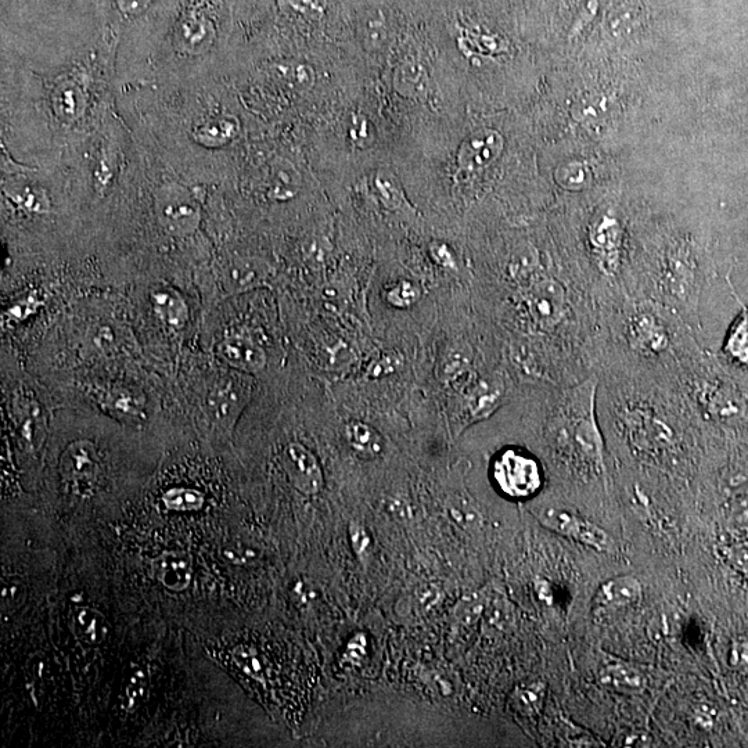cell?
<instances>
[{
	"mask_svg": "<svg viewBox=\"0 0 748 748\" xmlns=\"http://www.w3.org/2000/svg\"><path fill=\"white\" fill-rule=\"evenodd\" d=\"M694 330L674 309L650 298L625 297L603 307L596 373L647 374L678 384L703 352Z\"/></svg>",
	"mask_w": 748,
	"mask_h": 748,
	"instance_id": "obj_1",
	"label": "cell"
},
{
	"mask_svg": "<svg viewBox=\"0 0 748 748\" xmlns=\"http://www.w3.org/2000/svg\"><path fill=\"white\" fill-rule=\"evenodd\" d=\"M530 512L548 530L563 535L568 539L582 543L598 550V552H609L613 546V539L599 525L584 519L573 507L555 501V499H542L532 503Z\"/></svg>",
	"mask_w": 748,
	"mask_h": 748,
	"instance_id": "obj_2",
	"label": "cell"
},
{
	"mask_svg": "<svg viewBox=\"0 0 748 748\" xmlns=\"http://www.w3.org/2000/svg\"><path fill=\"white\" fill-rule=\"evenodd\" d=\"M491 476L502 495L520 501L535 498L545 480L538 459L517 448H507L496 455Z\"/></svg>",
	"mask_w": 748,
	"mask_h": 748,
	"instance_id": "obj_3",
	"label": "cell"
},
{
	"mask_svg": "<svg viewBox=\"0 0 748 748\" xmlns=\"http://www.w3.org/2000/svg\"><path fill=\"white\" fill-rule=\"evenodd\" d=\"M217 23L214 19V9L210 0H200L194 5L190 3L182 16L179 17L175 28V38L178 45L185 50H204L210 48L217 39Z\"/></svg>",
	"mask_w": 748,
	"mask_h": 748,
	"instance_id": "obj_4",
	"label": "cell"
},
{
	"mask_svg": "<svg viewBox=\"0 0 748 748\" xmlns=\"http://www.w3.org/2000/svg\"><path fill=\"white\" fill-rule=\"evenodd\" d=\"M251 395V384L246 376H226L212 388L208 406L212 416L221 426L229 427L236 422Z\"/></svg>",
	"mask_w": 748,
	"mask_h": 748,
	"instance_id": "obj_5",
	"label": "cell"
},
{
	"mask_svg": "<svg viewBox=\"0 0 748 748\" xmlns=\"http://www.w3.org/2000/svg\"><path fill=\"white\" fill-rule=\"evenodd\" d=\"M282 462L290 483L302 495H318L323 488V471L314 453L298 442L284 449Z\"/></svg>",
	"mask_w": 748,
	"mask_h": 748,
	"instance_id": "obj_6",
	"label": "cell"
},
{
	"mask_svg": "<svg viewBox=\"0 0 748 748\" xmlns=\"http://www.w3.org/2000/svg\"><path fill=\"white\" fill-rule=\"evenodd\" d=\"M643 598V586L631 575L611 578L599 586L593 598V610L599 614L631 609Z\"/></svg>",
	"mask_w": 748,
	"mask_h": 748,
	"instance_id": "obj_7",
	"label": "cell"
},
{
	"mask_svg": "<svg viewBox=\"0 0 748 748\" xmlns=\"http://www.w3.org/2000/svg\"><path fill=\"white\" fill-rule=\"evenodd\" d=\"M502 147V136L498 132L487 129L473 133L460 147L459 167L467 172L488 167L499 157Z\"/></svg>",
	"mask_w": 748,
	"mask_h": 748,
	"instance_id": "obj_8",
	"label": "cell"
},
{
	"mask_svg": "<svg viewBox=\"0 0 748 748\" xmlns=\"http://www.w3.org/2000/svg\"><path fill=\"white\" fill-rule=\"evenodd\" d=\"M218 355L240 373H260L266 366L264 350L250 338L230 336L218 345Z\"/></svg>",
	"mask_w": 748,
	"mask_h": 748,
	"instance_id": "obj_9",
	"label": "cell"
},
{
	"mask_svg": "<svg viewBox=\"0 0 748 748\" xmlns=\"http://www.w3.org/2000/svg\"><path fill=\"white\" fill-rule=\"evenodd\" d=\"M97 470L99 456L91 441H75L61 456L60 471L70 483H88L96 476Z\"/></svg>",
	"mask_w": 748,
	"mask_h": 748,
	"instance_id": "obj_10",
	"label": "cell"
},
{
	"mask_svg": "<svg viewBox=\"0 0 748 748\" xmlns=\"http://www.w3.org/2000/svg\"><path fill=\"white\" fill-rule=\"evenodd\" d=\"M160 219L169 233L185 236L196 230L200 214L192 200L178 194H167L161 200Z\"/></svg>",
	"mask_w": 748,
	"mask_h": 748,
	"instance_id": "obj_11",
	"label": "cell"
},
{
	"mask_svg": "<svg viewBox=\"0 0 748 748\" xmlns=\"http://www.w3.org/2000/svg\"><path fill=\"white\" fill-rule=\"evenodd\" d=\"M153 571L158 582L172 592H183L192 582V563L185 553H164L153 561Z\"/></svg>",
	"mask_w": 748,
	"mask_h": 748,
	"instance_id": "obj_12",
	"label": "cell"
},
{
	"mask_svg": "<svg viewBox=\"0 0 748 748\" xmlns=\"http://www.w3.org/2000/svg\"><path fill=\"white\" fill-rule=\"evenodd\" d=\"M73 632L79 642L86 646L102 645L110 634V625L100 611L92 607H81L75 613Z\"/></svg>",
	"mask_w": 748,
	"mask_h": 748,
	"instance_id": "obj_13",
	"label": "cell"
},
{
	"mask_svg": "<svg viewBox=\"0 0 748 748\" xmlns=\"http://www.w3.org/2000/svg\"><path fill=\"white\" fill-rule=\"evenodd\" d=\"M154 312L171 329L181 330L189 318L185 300L175 291H157L151 296Z\"/></svg>",
	"mask_w": 748,
	"mask_h": 748,
	"instance_id": "obj_14",
	"label": "cell"
},
{
	"mask_svg": "<svg viewBox=\"0 0 748 748\" xmlns=\"http://www.w3.org/2000/svg\"><path fill=\"white\" fill-rule=\"evenodd\" d=\"M345 437H347L351 448L363 458H379L384 451L383 438H381L379 431L373 429L369 424L361 422L348 424L347 429H345Z\"/></svg>",
	"mask_w": 748,
	"mask_h": 748,
	"instance_id": "obj_15",
	"label": "cell"
},
{
	"mask_svg": "<svg viewBox=\"0 0 748 748\" xmlns=\"http://www.w3.org/2000/svg\"><path fill=\"white\" fill-rule=\"evenodd\" d=\"M600 679L606 685L616 686L618 689L642 690L645 686V679L640 672L632 668L631 665L622 663H610L604 665L600 672Z\"/></svg>",
	"mask_w": 748,
	"mask_h": 748,
	"instance_id": "obj_16",
	"label": "cell"
},
{
	"mask_svg": "<svg viewBox=\"0 0 748 748\" xmlns=\"http://www.w3.org/2000/svg\"><path fill=\"white\" fill-rule=\"evenodd\" d=\"M283 14L305 21V23H320L326 17V6L322 0H278Z\"/></svg>",
	"mask_w": 748,
	"mask_h": 748,
	"instance_id": "obj_17",
	"label": "cell"
},
{
	"mask_svg": "<svg viewBox=\"0 0 748 748\" xmlns=\"http://www.w3.org/2000/svg\"><path fill=\"white\" fill-rule=\"evenodd\" d=\"M300 187V176L291 165L282 163L272 171L271 196L276 200H289Z\"/></svg>",
	"mask_w": 748,
	"mask_h": 748,
	"instance_id": "obj_18",
	"label": "cell"
},
{
	"mask_svg": "<svg viewBox=\"0 0 748 748\" xmlns=\"http://www.w3.org/2000/svg\"><path fill=\"white\" fill-rule=\"evenodd\" d=\"M147 686H149V675L145 668H135L127 678L124 688V707L127 711H135L145 699Z\"/></svg>",
	"mask_w": 748,
	"mask_h": 748,
	"instance_id": "obj_19",
	"label": "cell"
},
{
	"mask_svg": "<svg viewBox=\"0 0 748 748\" xmlns=\"http://www.w3.org/2000/svg\"><path fill=\"white\" fill-rule=\"evenodd\" d=\"M163 501L169 509L190 512L204 505V496L196 489L175 488L164 495Z\"/></svg>",
	"mask_w": 748,
	"mask_h": 748,
	"instance_id": "obj_20",
	"label": "cell"
},
{
	"mask_svg": "<svg viewBox=\"0 0 748 748\" xmlns=\"http://www.w3.org/2000/svg\"><path fill=\"white\" fill-rule=\"evenodd\" d=\"M420 298V290L416 284L399 283L388 293L387 300L397 308L411 307Z\"/></svg>",
	"mask_w": 748,
	"mask_h": 748,
	"instance_id": "obj_21",
	"label": "cell"
},
{
	"mask_svg": "<svg viewBox=\"0 0 748 748\" xmlns=\"http://www.w3.org/2000/svg\"><path fill=\"white\" fill-rule=\"evenodd\" d=\"M235 131V125L230 124V122L226 120L211 122V124L204 125V127H201L200 129L203 138L214 140V142L230 138Z\"/></svg>",
	"mask_w": 748,
	"mask_h": 748,
	"instance_id": "obj_22",
	"label": "cell"
},
{
	"mask_svg": "<svg viewBox=\"0 0 748 748\" xmlns=\"http://www.w3.org/2000/svg\"><path fill=\"white\" fill-rule=\"evenodd\" d=\"M109 399L111 408L122 413V415L129 417L140 416L139 405L136 404V399L133 398V395L129 393H115L111 394Z\"/></svg>",
	"mask_w": 748,
	"mask_h": 748,
	"instance_id": "obj_23",
	"label": "cell"
},
{
	"mask_svg": "<svg viewBox=\"0 0 748 748\" xmlns=\"http://www.w3.org/2000/svg\"><path fill=\"white\" fill-rule=\"evenodd\" d=\"M350 541L352 549L359 556V559L365 560L369 556L370 538L365 528L359 524H352L350 527Z\"/></svg>",
	"mask_w": 748,
	"mask_h": 748,
	"instance_id": "obj_24",
	"label": "cell"
},
{
	"mask_svg": "<svg viewBox=\"0 0 748 748\" xmlns=\"http://www.w3.org/2000/svg\"><path fill=\"white\" fill-rule=\"evenodd\" d=\"M235 658L237 664H239L244 671L248 672V674H261L262 664L260 658L251 653L250 650L244 649V647H237L235 650Z\"/></svg>",
	"mask_w": 748,
	"mask_h": 748,
	"instance_id": "obj_25",
	"label": "cell"
},
{
	"mask_svg": "<svg viewBox=\"0 0 748 748\" xmlns=\"http://www.w3.org/2000/svg\"><path fill=\"white\" fill-rule=\"evenodd\" d=\"M377 186H379L381 196H383L388 207H401L402 200L404 199H402L401 192H399L398 186L393 181L384 176V178H379Z\"/></svg>",
	"mask_w": 748,
	"mask_h": 748,
	"instance_id": "obj_26",
	"label": "cell"
},
{
	"mask_svg": "<svg viewBox=\"0 0 748 748\" xmlns=\"http://www.w3.org/2000/svg\"><path fill=\"white\" fill-rule=\"evenodd\" d=\"M598 9L599 0H589L588 5H586L585 9L582 10L580 17L575 20L573 31H571V37H575V35L580 34V32L584 30L586 25L591 23L593 17H595L596 12H598Z\"/></svg>",
	"mask_w": 748,
	"mask_h": 748,
	"instance_id": "obj_27",
	"label": "cell"
},
{
	"mask_svg": "<svg viewBox=\"0 0 748 748\" xmlns=\"http://www.w3.org/2000/svg\"><path fill=\"white\" fill-rule=\"evenodd\" d=\"M735 667L748 671V642H739L733 646L732 657H730Z\"/></svg>",
	"mask_w": 748,
	"mask_h": 748,
	"instance_id": "obj_28",
	"label": "cell"
}]
</instances>
